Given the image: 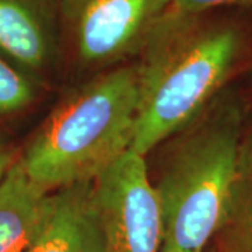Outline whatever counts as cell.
<instances>
[{"mask_svg": "<svg viewBox=\"0 0 252 252\" xmlns=\"http://www.w3.org/2000/svg\"><path fill=\"white\" fill-rule=\"evenodd\" d=\"M62 55L59 0H0V56L35 80Z\"/></svg>", "mask_w": 252, "mask_h": 252, "instance_id": "obj_6", "label": "cell"}, {"mask_svg": "<svg viewBox=\"0 0 252 252\" xmlns=\"http://www.w3.org/2000/svg\"><path fill=\"white\" fill-rule=\"evenodd\" d=\"M93 181L51 193L42 224L26 252H104Z\"/></svg>", "mask_w": 252, "mask_h": 252, "instance_id": "obj_7", "label": "cell"}, {"mask_svg": "<svg viewBox=\"0 0 252 252\" xmlns=\"http://www.w3.org/2000/svg\"><path fill=\"white\" fill-rule=\"evenodd\" d=\"M172 9L139 55L132 150L147 156L227 89L250 48L241 20Z\"/></svg>", "mask_w": 252, "mask_h": 252, "instance_id": "obj_1", "label": "cell"}, {"mask_svg": "<svg viewBox=\"0 0 252 252\" xmlns=\"http://www.w3.org/2000/svg\"><path fill=\"white\" fill-rule=\"evenodd\" d=\"M162 252H171V251H162ZM207 252V251H206Z\"/></svg>", "mask_w": 252, "mask_h": 252, "instance_id": "obj_14", "label": "cell"}, {"mask_svg": "<svg viewBox=\"0 0 252 252\" xmlns=\"http://www.w3.org/2000/svg\"><path fill=\"white\" fill-rule=\"evenodd\" d=\"M136 115V64L102 70L55 107L18 160L48 192L93 181L132 150Z\"/></svg>", "mask_w": 252, "mask_h": 252, "instance_id": "obj_3", "label": "cell"}, {"mask_svg": "<svg viewBox=\"0 0 252 252\" xmlns=\"http://www.w3.org/2000/svg\"><path fill=\"white\" fill-rule=\"evenodd\" d=\"M104 252H162L164 215L146 157L126 152L91 184Z\"/></svg>", "mask_w": 252, "mask_h": 252, "instance_id": "obj_5", "label": "cell"}, {"mask_svg": "<svg viewBox=\"0 0 252 252\" xmlns=\"http://www.w3.org/2000/svg\"><path fill=\"white\" fill-rule=\"evenodd\" d=\"M247 6H252V0H172V9L189 14Z\"/></svg>", "mask_w": 252, "mask_h": 252, "instance_id": "obj_11", "label": "cell"}, {"mask_svg": "<svg viewBox=\"0 0 252 252\" xmlns=\"http://www.w3.org/2000/svg\"><path fill=\"white\" fill-rule=\"evenodd\" d=\"M217 238H220L219 252H252V244L230 230H224Z\"/></svg>", "mask_w": 252, "mask_h": 252, "instance_id": "obj_12", "label": "cell"}, {"mask_svg": "<svg viewBox=\"0 0 252 252\" xmlns=\"http://www.w3.org/2000/svg\"><path fill=\"white\" fill-rule=\"evenodd\" d=\"M247 126L243 101L225 89L167 140L153 182L164 215V251L206 252L227 227Z\"/></svg>", "mask_w": 252, "mask_h": 252, "instance_id": "obj_2", "label": "cell"}, {"mask_svg": "<svg viewBox=\"0 0 252 252\" xmlns=\"http://www.w3.org/2000/svg\"><path fill=\"white\" fill-rule=\"evenodd\" d=\"M59 1L62 52L99 72L139 58L172 10V0Z\"/></svg>", "mask_w": 252, "mask_h": 252, "instance_id": "obj_4", "label": "cell"}, {"mask_svg": "<svg viewBox=\"0 0 252 252\" xmlns=\"http://www.w3.org/2000/svg\"><path fill=\"white\" fill-rule=\"evenodd\" d=\"M224 230L241 235L252 244V125L247 126L244 136L231 216Z\"/></svg>", "mask_w": 252, "mask_h": 252, "instance_id": "obj_9", "label": "cell"}, {"mask_svg": "<svg viewBox=\"0 0 252 252\" xmlns=\"http://www.w3.org/2000/svg\"><path fill=\"white\" fill-rule=\"evenodd\" d=\"M35 98V80L0 56V119L17 115Z\"/></svg>", "mask_w": 252, "mask_h": 252, "instance_id": "obj_10", "label": "cell"}, {"mask_svg": "<svg viewBox=\"0 0 252 252\" xmlns=\"http://www.w3.org/2000/svg\"><path fill=\"white\" fill-rule=\"evenodd\" d=\"M17 158L18 156H16L11 149H9L6 144L0 143V184Z\"/></svg>", "mask_w": 252, "mask_h": 252, "instance_id": "obj_13", "label": "cell"}, {"mask_svg": "<svg viewBox=\"0 0 252 252\" xmlns=\"http://www.w3.org/2000/svg\"><path fill=\"white\" fill-rule=\"evenodd\" d=\"M51 193L31 180L20 160L0 184V252H26L46 215Z\"/></svg>", "mask_w": 252, "mask_h": 252, "instance_id": "obj_8", "label": "cell"}]
</instances>
